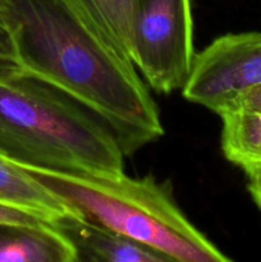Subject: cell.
I'll use <instances>...</instances> for the list:
<instances>
[{
	"label": "cell",
	"instance_id": "3",
	"mask_svg": "<svg viewBox=\"0 0 261 262\" xmlns=\"http://www.w3.org/2000/svg\"><path fill=\"white\" fill-rule=\"evenodd\" d=\"M71 211L163 253L171 261L230 262L151 176L59 173L27 168Z\"/></svg>",
	"mask_w": 261,
	"mask_h": 262
},
{
	"label": "cell",
	"instance_id": "5",
	"mask_svg": "<svg viewBox=\"0 0 261 262\" xmlns=\"http://www.w3.org/2000/svg\"><path fill=\"white\" fill-rule=\"evenodd\" d=\"M257 84L261 32H241L220 36L196 54L182 90L184 99L219 115L238 95Z\"/></svg>",
	"mask_w": 261,
	"mask_h": 262
},
{
	"label": "cell",
	"instance_id": "2",
	"mask_svg": "<svg viewBox=\"0 0 261 262\" xmlns=\"http://www.w3.org/2000/svg\"><path fill=\"white\" fill-rule=\"evenodd\" d=\"M0 155L41 170L120 174L125 154L95 110L20 69L0 76Z\"/></svg>",
	"mask_w": 261,
	"mask_h": 262
},
{
	"label": "cell",
	"instance_id": "4",
	"mask_svg": "<svg viewBox=\"0 0 261 262\" xmlns=\"http://www.w3.org/2000/svg\"><path fill=\"white\" fill-rule=\"evenodd\" d=\"M129 27L130 60L148 86L182 89L196 56L191 0H132Z\"/></svg>",
	"mask_w": 261,
	"mask_h": 262
},
{
	"label": "cell",
	"instance_id": "11",
	"mask_svg": "<svg viewBox=\"0 0 261 262\" xmlns=\"http://www.w3.org/2000/svg\"><path fill=\"white\" fill-rule=\"evenodd\" d=\"M20 69L22 67L18 61L12 36L0 14V76L13 73Z\"/></svg>",
	"mask_w": 261,
	"mask_h": 262
},
{
	"label": "cell",
	"instance_id": "1",
	"mask_svg": "<svg viewBox=\"0 0 261 262\" xmlns=\"http://www.w3.org/2000/svg\"><path fill=\"white\" fill-rule=\"evenodd\" d=\"M23 71L104 118L125 156L163 136L159 107L137 68L69 0H0Z\"/></svg>",
	"mask_w": 261,
	"mask_h": 262
},
{
	"label": "cell",
	"instance_id": "7",
	"mask_svg": "<svg viewBox=\"0 0 261 262\" xmlns=\"http://www.w3.org/2000/svg\"><path fill=\"white\" fill-rule=\"evenodd\" d=\"M54 227L72 243L77 262H166L163 253L96 224L73 211L54 220Z\"/></svg>",
	"mask_w": 261,
	"mask_h": 262
},
{
	"label": "cell",
	"instance_id": "9",
	"mask_svg": "<svg viewBox=\"0 0 261 262\" xmlns=\"http://www.w3.org/2000/svg\"><path fill=\"white\" fill-rule=\"evenodd\" d=\"M0 205L35 214L51 224L71 210L33 178L26 166L0 155Z\"/></svg>",
	"mask_w": 261,
	"mask_h": 262
},
{
	"label": "cell",
	"instance_id": "8",
	"mask_svg": "<svg viewBox=\"0 0 261 262\" xmlns=\"http://www.w3.org/2000/svg\"><path fill=\"white\" fill-rule=\"evenodd\" d=\"M222 118V150L245 171L253 201L261 210V113L229 110Z\"/></svg>",
	"mask_w": 261,
	"mask_h": 262
},
{
	"label": "cell",
	"instance_id": "6",
	"mask_svg": "<svg viewBox=\"0 0 261 262\" xmlns=\"http://www.w3.org/2000/svg\"><path fill=\"white\" fill-rule=\"evenodd\" d=\"M0 262H77V252L50 222L0 205Z\"/></svg>",
	"mask_w": 261,
	"mask_h": 262
},
{
	"label": "cell",
	"instance_id": "12",
	"mask_svg": "<svg viewBox=\"0 0 261 262\" xmlns=\"http://www.w3.org/2000/svg\"><path fill=\"white\" fill-rule=\"evenodd\" d=\"M229 110L261 113V84H257V86L252 87V89L238 95L225 112H229Z\"/></svg>",
	"mask_w": 261,
	"mask_h": 262
},
{
	"label": "cell",
	"instance_id": "10",
	"mask_svg": "<svg viewBox=\"0 0 261 262\" xmlns=\"http://www.w3.org/2000/svg\"><path fill=\"white\" fill-rule=\"evenodd\" d=\"M105 36L107 41L130 60L129 25L132 0H69ZM132 61V60H130Z\"/></svg>",
	"mask_w": 261,
	"mask_h": 262
}]
</instances>
